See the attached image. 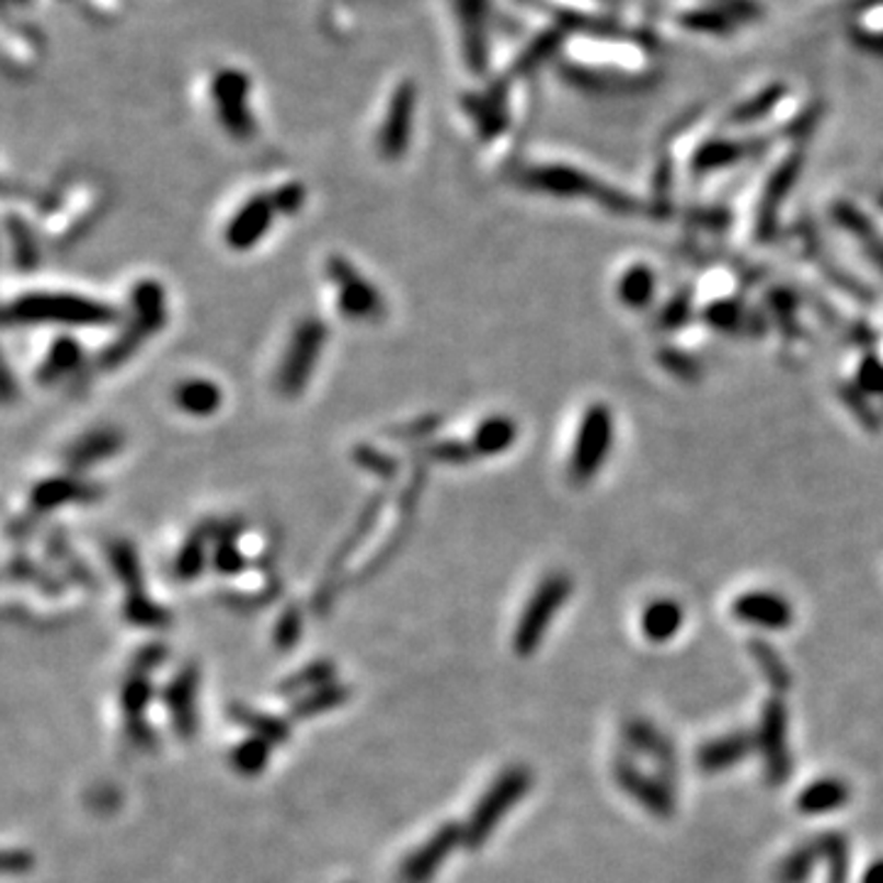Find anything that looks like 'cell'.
<instances>
[{
    "label": "cell",
    "instance_id": "cell-1",
    "mask_svg": "<svg viewBox=\"0 0 883 883\" xmlns=\"http://www.w3.org/2000/svg\"><path fill=\"white\" fill-rule=\"evenodd\" d=\"M5 320L10 324L104 326L116 320V310L74 293H27L8 305Z\"/></svg>",
    "mask_w": 883,
    "mask_h": 883
},
{
    "label": "cell",
    "instance_id": "cell-2",
    "mask_svg": "<svg viewBox=\"0 0 883 883\" xmlns=\"http://www.w3.org/2000/svg\"><path fill=\"white\" fill-rule=\"evenodd\" d=\"M326 342V326L320 320L307 317L293 330L275 374V386L285 398H297L310 383L312 371L320 362Z\"/></svg>",
    "mask_w": 883,
    "mask_h": 883
},
{
    "label": "cell",
    "instance_id": "cell-3",
    "mask_svg": "<svg viewBox=\"0 0 883 883\" xmlns=\"http://www.w3.org/2000/svg\"><path fill=\"white\" fill-rule=\"evenodd\" d=\"M209 99L223 130L233 140H249L255 130L251 116V79L236 67H221L209 79Z\"/></svg>",
    "mask_w": 883,
    "mask_h": 883
},
{
    "label": "cell",
    "instance_id": "cell-4",
    "mask_svg": "<svg viewBox=\"0 0 883 883\" xmlns=\"http://www.w3.org/2000/svg\"><path fill=\"white\" fill-rule=\"evenodd\" d=\"M326 277L336 287V305L346 320L374 322L383 314V297L374 283L358 273L344 255H332L326 261Z\"/></svg>",
    "mask_w": 883,
    "mask_h": 883
},
{
    "label": "cell",
    "instance_id": "cell-5",
    "mask_svg": "<svg viewBox=\"0 0 883 883\" xmlns=\"http://www.w3.org/2000/svg\"><path fill=\"white\" fill-rule=\"evenodd\" d=\"M613 442V415L607 405L594 403L584 410L582 423L572 445L570 471L577 481H587L597 474L607 459Z\"/></svg>",
    "mask_w": 883,
    "mask_h": 883
},
{
    "label": "cell",
    "instance_id": "cell-6",
    "mask_svg": "<svg viewBox=\"0 0 883 883\" xmlns=\"http://www.w3.org/2000/svg\"><path fill=\"white\" fill-rule=\"evenodd\" d=\"M572 594V582L564 577V574H550V577L542 580L538 584L536 594H532L526 611H523L516 631V651L520 655L536 653L538 643L546 635L550 621L554 619V613L560 611V607Z\"/></svg>",
    "mask_w": 883,
    "mask_h": 883
},
{
    "label": "cell",
    "instance_id": "cell-7",
    "mask_svg": "<svg viewBox=\"0 0 883 883\" xmlns=\"http://www.w3.org/2000/svg\"><path fill=\"white\" fill-rule=\"evenodd\" d=\"M528 783H530V773L526 771V768H511V771H506L496 780L494 788H491L489 793L481 798L474 817L469 819V832H467L469 847L477 849L484 845V839L491 835V832H494L498 819L518 803L523 793H526Z\"/></svg>",
    "mask_w": 883,
    "mask_h": 883
},
{
    "label": "cell",
    "instance_id": "cell-8",
    "mask_svg": "<svg viewBox=\"0 0 883 883\" xmlns=\"http://www.w3.org/2000/svg\"><path fill=\"white\" fill-rule=\"evenodd\" d=\"M415 108H417V87L415 81L403 79L390 91L388 104L383 111V123L378 128V150L386 160H400L410 146V133L415 126Z\"/></svg>",
    "mask_w": 883,
    "mask_h": 883
},
{
    "label": "cell",
    "instance_id": "cell-9",
    "mask_svg": "<svg viewBox=\"0 0 883 883\" xmlns=\"http://www.w3.org/2000/svg\"><path fill=\"white\" fill-rule=\"evenodd\" d=\"M275 202L268 194H255L249 202L241 204V209L233 214L231 221L226 223L223 241L231 251H251L255 243L268 233L273 217H275Z\"/></svg>",
    "mask_w": 883,
    "mask_h": 883
},
{
    "label": "cell",
    "instance_id": "cell-10",
    "mask_svg": "<svg viewBox=\"0 0 883 883\" xmlns=\"http://www.w3.org/2000/svg\"><path fill=\"white\" fill-rule=\"evenodd\" d=\"M734 616L744 623L780 631L788 629L790 621H793V609L773 592H748L734 601Z\"/></svg>",
    "mask_w": 883,
    "mask_h": 883
},
{
    "label": "cell",
    "instance_id": "cell-11",
    "mask_svg": "<svg viewBox=\"0 0 883 883\" xmlns=\"http://www.w3.org/2000/svg\"><path fill=\"white\" fill-rule=\"evenodd\" d=\"M459 837H461V832L455 825H445L433 839H427L425 845L415 851V855L408 857L403 871H400V876H403L405 883H425L439 869V864L445 861L449 851L455 849Z\"/></svg>",
    "mask_w": 883,
    "mask_h": 883
},
{
    "label": "cell",
    "instance_id": "cell-12",
    "mask_svg": "<svg viewBox=\"0 0 883 883\" xmlns=\"http://www.w3.org/2000/svg\"><path fill=\"white\" fill-rule=\"evenodd\" d=\"M761 742L764 754L768 758V773H771V780L778 783L780 778H785L790 773L788 748H785V710L780 707L778 700L768 704L764 712Z\"/></svg>",
    "mask_w": 883,
    "mask_h": 883
},
{
    "label": "cell",
    "instance_id": "cell-13",
    "mask_svg": "<svg viewBox=\"0 0 883 883\" xmlns=\"http://www.w3.org/2000/svg\"><path fill=\"white\" fill-rule=\"evenodd\" d=\"M221 388L209 378H190L174 390V403L192 417H209L221 408Z\"/></svg>",
    "mask_w": 883,
    "mask_h": 883
},
{
    "label": "cell",
    "instance_id": "cell-14",
    "mask_svg": "<svg viewBox=\"0 0 883 883\" xmlns=\"http://www.w3.org/2000/svg\"><path fill=\"white\" fill-rule=\"evenodd\" d=\"M685 613L680 604L673 599H655L641 613V631L649 641L663 643L670 641L673 635L680 631Z\"/></svg>",
    "mask_w": 883,
    "mask_h": 883
},
{
    "label": "cell",
    "instance_id": "cell-15",
    "mask_svg": "<svg viewBox=\"0 0 883 883\" xmlns=\"http://www.w3.org/2000/svg\"><path fill=\"white\" fill-rule=\"evenodd\" d=\"M754 738L746 734H732L726 738H716V742L707 744L697 754V764H700L702 771H724V768H732L734 764L742 761V758L752 752Z\"/></svg>",
    "mask_w": 883,
    "mask_h": 883
},
{
    "label": "cell",
    "instance_id": "cell-16",
    "mask_svg": "<svg viewBox=\"0 0 883 883\" xmlns=\"http://www.w3.org/2000/svg\"><path fill=\"white\" fill-rule=\"evenodd\" d=\"M516 437H518V427L511 417L491 415L477 427L474 439H471V451H474V455H484V457H496V455H503L508 447H513Z\"/></svg>",
    "mask_w": 883,
    "mask_h": 883
},
{
    "label": "cell",
    "instance_id": "cell-17",
    "mask_svg": "<svg viewBox=\"0 0 883 883\" xmlns=\"http://www.w3.org/2000/svg\"><path fill=\"white\" fill-rule=\"evenodd\" d=\"M849 800V788L837 778H823L807 785L803 793L798 795V807L807 815H823L832 810L841 807Z\"/></svg>",
    "mask_w": 883,
    "mask_h": 883
},
{
    "label": "cell",
    "instance_id": "cell-18",
    "mask_svg": "<svg viewBox=\"0 0 883 883\" xmlns=\"http://www.w3.org/2000/svg\"><path fill=\"white\" fill-rule=\"evenodd\" d=\"M118 445H121V439L116 433H111V429H99V433L87 435L84 439H79L77 445L71 447L69 461L74 467L94 465L96 459H104V457L113 455Z\"/></svg>",
    "mask_w": 883,
    "mask_h": 883
},
{
    "label": "cell",
    "instance_id": "cell-19",
    "mask_svg": "<svg viewBox=\"0 0 883 883\" xmlns=\"http://www.w3.org/2000/svg\"><path fill=\"white\" fill-rule=\"evenodd\" d=\"M653 285H655L653 271L645 268V265H633L631 271L623 273L619 283L621 302L629 307H643L645 302H651Z\"/></svg>",
    "mask_w": 883,
    "mask_h": 883
},
{
    "label": "cell",
    "instance_id": "cell-20",
    "mask_svg": "<svg viewBox=\"0 0 883 883\" xmlns=\"http://www.w3.org/2000/svg\"><path fill=\"white\" fill-rule=\"evenodd\" d=\"M619 780L626 785V790H631V793L639 798L641 803H645V807H651L661 815L670 813V795H665L663 790L653 783L645 785V780L639 773H633L631 768H621Z\"/></svg>",
    "mask_w": 883,
    "mask_h": 883
},
{
    "label": "cell",
    "instance_id": "cell-21",
    "mask_svg": "<svg viewBox=\"0 0 883 883\" xmlns=\"http://www.w3.org/2000/svg\"><path fill=\"white\" fill-rule=\"evenodd\" d=\"M81 358V346L74 342V339H59L55 342V346L49 348V356H47V364L43 366V378H57L61 374H67L69 368H74Z\"/></svg>",
    "mask_w": 883,
    "mask_h": 883
},
{
    "label": "cell",
    "instance_id": "cell-22",
    "mask_svg": "<svg viewBox=\"0 0 883 883\" xmlns=\"http://www.w3.org/2000/svg\"><path fill=\"white\" fill-rule=\"evenodd\" d=\"M192 695H194V677L192 673H184L180 680H174L170 687V707L174 716H177V724L184 734L192 732Z\"/></svg>",
    "mask_w": 883,
    "mask_h": 883
},
{
    "label": "cell",
    "instance_id": "cell-23",
    "mask_svg": "<svg viewBox=\"0 0 883 883\" xmlns=\"http://www.w3.org/2000/svg\"><path fill=\"white\" fill-rule=\"evenodd\" d=\"M77 496H81V486L77 489L74 484H71V481L53 479V481H45L43 486L35 489L33 501H35V506H39V508H53V506H57V503H65L69 498H77Z\"/></svg>",
    "mask_w": 883,
    "mask_h": 883
},
{
    "label": "cell",
    "instance_id": "cell-24",
    "mask_svg": "<svg viewBox=\"0 0 883 883\" xmlns=\"http://www.w3.org/2000/svg\"><path fill=\"white\" fill-rule=\"evenodd\" d=\"M204 540L202 536H194L187 542H184V548L180 552V560H177V574L182 580H190L194 574L202 572V564H204Z\"/></svg>",
    "mask_w": 883,
    "mask_h": 883
},
{
    "label": "cell",
    "instance_id": "cell-25",
    "mask_svg": "<svg viewBox=\"0 0 883 883\" xmlns=\"http://www.w3.org/2000/svg\"><path fill=\"white\" fill-rule=\"evenodd\" d=\"M265 756H268V752H265L263 742H261V738H255V742H245V744H241L239 748H236L233 764L243 773H255V771H261V768H263Z\"/></svg>",
    "mask_w": 883,
    "mask_h": 883
},
{
    "label": "cell",
    "instance_id": "cell-26",
    "mask_svg": "<svg viewBox=\"0 0 883 883\" xmlns=\"http://www.w3.org/2000/svg\"><path fill=\"white\" fill-rule=\"evenodd\" d=\"M273 202H275V209L283 211V214H293L297 211L305 204V190L302 184L290 182V184H283L280 190L271 194Z\"/></svg>",
    "mask_w": 883,
    "mask_h": 883
},
{
    "label": "cell",
    "instance_id": "cell-27",
    "mask_svg": "<svg viewBox=\"0 0 883 883\" xmlns=\"http://www.w3.org/2000/svg\"><path fill=\"white\" fill-rule=\"evenodd\" d=\"M317 700L324 704V710H330L332 702L336 704L339 700H344V692L339 690V687H326V690L317 692ZM317 712H322V707H314V697H310V700H305L300 707H297V716H310Z\"/></svg>",
    "mask_w": 883,
    "mask_h": 883
},
{
    "label": "cell",
    "instance_id": "cell-28",
    "mask_svg": "<svg viewBox=\"0 0 883 883\" xmlns=\"http://www.w3.org/2000/svg\"><path fill=\"white\" fill-rule=\"evenodd\" d=\"M236 716L243 719L245 724H251L253 729L259 726L261 736H268V738H283L285 736V729L280 722H275V719H268L263 714H251V712H236Z\"/></svg>",
    "mask_w": 883,
    "mask_h": 883
},
{
    "label": "cell",
    "instance_id": "cell-29",
    "mask_svg": "<svg viewBox=\"0 0 883 883\" xmlns=\"http://www.w3.org/2000/svg\"><path fill=\"white\" fill-rule=\"evenodd\" d=\"M30 867V859L25 855H8L5 869L8 871H25Z\"/></svg>",
    "mask_w": 883,
    "mask_h": 883
},
{
    "label": "cell",
    "instance_id": "cell-30",
    "mask_svg": "<svg viewBox=\"0 0 883 883\" xmlns=\"http://www.w3.org/2000/svg\"><path fill=\"white\" fill-rule=\"evenodd\" d=\"M864 883H883V861H876L864 874Z\"/></svg>",
    "mask_w": 883,
    "mask_h": 883
}]
</instances>
